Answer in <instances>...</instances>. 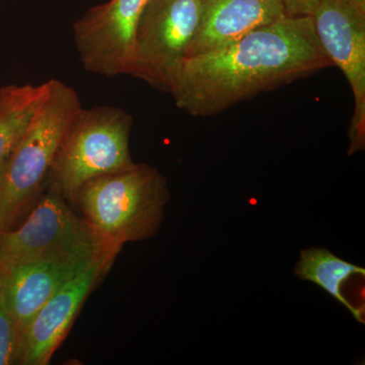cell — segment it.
Segmentation results:
<instances>
[{
    "instance_id": "cell-12",
    "label": "cell",
    "mask_w": 365,
    "mask_h": 365,
    "mask_svg": "<svg viewBox=\"0 0 365 365\" xmlns=\"http://www.w3.org/2000/svg\"><path fill=\"white\" fill-rule=\"evenodd\" d=\"M50 81L41 85H9L0 88V165L16 148L44 102Z\"/></svg>"
},
{
    "instance_id": "cell-4",
    "label": "cell",
    "mask_w": 365,
    "mask_h": 365,
    "mask_svg": "<svg viewBox=\"0 0 365 365\" xmlns=\"http://www.w3.org/2000/svg\"><path fill=\"white\" fill-rule=\"evenodd\" d=\"M132 127L133 117L120 108H83L60 146L47 188L72 204L91 180L131 168Z\"/></svg>"
},
{
    "instance_id": "cell-8",
    "label": "cell",
    "mask_w": 365,
    "mask_h": 365,
    "mask_svg": "<svg viewBox=\"0 0 365 365\" xmlns=\"http://www.w3.org/2000/svg\"><path fill=\"white\" fill-rule=\"evenodd\" d=\"M317 37L351 88L354 109L348 155L365 148V14L342 0H324L312 16Z\"/></svg>"
},
{
    "instance_id": "cell-3",
    "label": "cell",
    "mask_w": 365,
    "mask_h": 365,
    "mask_svg": "<svg viewBox=\"0 0 365 365\" xmlns=\"http://www.w3.org/2000/svg\"><path fill=\"white\" fill-rule=\"evenodd\" d=\"M170 198L167 178L157 168L134 163L91 180L72 204L106 248L120 252L158 234Z\"/></svg>"
},
{
    "instance_id": "cell-11",
    "label": "cell",
    "mask_w": 365,
    "mask_h": 365,
    "mask_svg": "<svg viewBox=\"0 0 365 365\" xmlns=\"http://www.w3.org/2000/svg\"><path fill=\"white\" fill-rule=\"evenodd\" d=\"M284 14L280 0H200V20L187 58L232 44Z\"/></svg>"
},
{
    "instance_id": "cell-13",
    "label": "cell",
    "mask_w": 365,
    "mask_h": 365,
    "mask_svg": "<svg viewBox=\"0 0 365 365\" xmlns=\"http://www.w3.org/2000/svg\"><path fill=\"white\" fill-rule=\"evenodd\" d=\"M299 279L309 281L323 288L344 306L359 323L364 324V309L353 306L341 292L343 283L354 275H365V269L339 258L329 250L309 248L300 252L294 269Z\"/></svg>"
},
{
    "instance_id": "cell-7",
    "label": "cell",
    "mask_w": 365,
    "mask_h": 365,
    "mask_svg": "<svg viewBox=\"0 0 365 365\" xmlns=\"http://www.w3.org/2000/svg\"><path fill=\"white\" fill-rule=\"evenodd\" d=\"M150 0H109L73 24L86 71L106 78L130 74L137 26Z\"/></svg>"
},
{
    "instance_id": "cell-2",
    "label": "cell",
    "mask_w": 365,
    "mask_h": 365,
    "mask_svg": "<svg viewBox=\"0 0 365 365\" xmlns=\"http://www.w3.org/2000/svg\"><path fill=\"white\" fill-rule=\"evenodd\" d=\"M81 109L74 88L50 81L44 102L0 165V232L18 227L44 195L55 158Z\"/></svg>"
},
{
    "instance_id": "cell-1",
    "label": "cell",
    "mask_w": 365,
    "mask_h": 365,
    "mask_svg": "<svg viewBox=\"0 0 365 365\" xmlns=\"http://www.w3.org/2000/svg\"><path fill=\"white\" fill-rule=\"evenodd\" d=\"M333 66L312 16H281L232 44L188 57L170 95L193 117H210Z\"/></svg>"
},
{
    "instance_id": "cell-5",
    "label": "cell",
    "mask_w": 365,
    "mask_h": 365,
    "mask_svg": "<svg viewBox=\"0 0 365 365\" xmlns=\"http://www.w3.org/2000/svg\"><path fill=\"white\" fill-rule=\"evenodd\" d=\"M106 253L119 252L106 248L83 216L50 188L23 223L0 232V274L29 262L95 258Z\"/></svg>"
},
{
    "instance_id": "cell-10",
    "label": "cell",
    "mask_w": 365,
    "mask_h": 365,
    "mask_svg": "<svg viewBox=\"0 0 365 365\" xmlns=\"http://www.w3.org/2000/svg\"><path fill=\"white\" fill-rule=\"evenodd\" d=\"M98 257L29 262L0 274L6 304L20 335L45 302Z\"/></svg>"
},
{
    "instance_id": "cell-6",
    "label": "cell",
    "mask_w": 365,
    "mask_h": 365,
    "mask_svg": "<svg viewBox=\"0 0 365 365\" xmlns=\"http://www.w3.org/2000/svg\"><path fill=\"white\" fill-rule=\"evenodd\" d=\"M199 20L200 0H150L137 26L129 76L172 93Z\"/></svg>"
},
{
    "instance_id": "cell-15",
    "label": "cell",
    "mask_w": 365,
    "mask_h": 365,
    "mask_svg": "<svg viewBox=\"0 0 365 365\" xmlns=\"http://www.w3.org/2000/svg\"><path fill=\"white\" fill-rule=\"evenodd\" d=\"M324 0H280L285 14L292 16H313Z\"/></svg>"
},
{
    "instance_id": "cell-14",
    "label": "cell",
    "mask_w": 365,
    "mask_h": 365,
    "mask_svg": "<svg viewBox=\"0 0 365 365\" xmlns=\"http://www.w3.org/2000/svg\"><path fill=\"white\" fill-rule=\"evenodd\" d=\"M21 335L4 297L0 277V365L16 364Z\"/></svg>"
},
{
    "instance_id": "cell-9",
    "label": "cell",
    "mask_w": 365,
    "mask_h": 365,
    "mask_svg": "<svg viewBox=\"0 0 365 365\" xmlns=\"http://www.w3.org/2000/svg\"><path fill=\"white\" fill-rule=\"evenodd\" d=\"M117 255L98 257L45 302L21 333L16 364H50L86 299L109 272Z\"/></svg>"
},
{
    "instance_id": "cell-16",
    "label": "cell",
    "mask_w": 365,
    "mask_h": 365,
    "mask_svg": "<svg viewBox=\"0 0 365 365\" xmlns=\"http://www.w3.org/2000/svg\"><path fill=\"white\" fill-rule=\"evenodd\" d=\"M359 13L365 14V0H342Z\"/></svg>"
}]
</instances>
